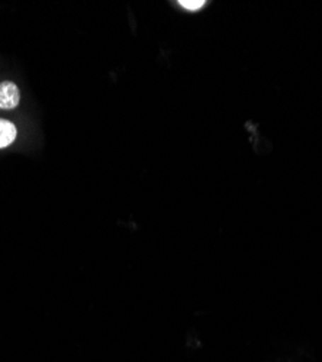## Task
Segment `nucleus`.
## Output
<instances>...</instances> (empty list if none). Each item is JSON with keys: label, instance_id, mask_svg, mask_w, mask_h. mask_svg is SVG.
Returning <instances> with one entry per match:
<instances>
[{"label": "nucleus", "instance_id": "7ed1b4c3", "mask_svg": "<svg viewBox=\"0 0 322 362\" xmlns=\"http://www.w3.org/2000/svg\"><path fill=\"white\" fill-rule=\"evenodd\" d=\"M178 5H180L183 9L189 12H196L207 5V2H205V0H180V2H178Z\"/></svg>", "mask_w": 322, "mask_h": 362}, {"label": "nucleus", "instance_id": "f257e3e1", "mask_svg": "<svg viewBox=\"0 0 322 362\" xmlns=\"http://www.w3.org/2000/svg\"><path fill=\"white\" fill-rule=\"evenodd\" d=\"M22 95L21 88L15 81L4 80L0 81V110L11 112L18 109L21 105Z\"/></svg>", "mask_w": 322, "mask_h": 362}, {"label": "nucleus", "instance_id": "f03ea898", "mask_svg": "<svg viewBox=\"0 0 322 362\" xmlns=\"http://www.w3.org/2000/svg\"><path fill=\"white\" fill-rule=\"evenodd\" d=\"M18 127L9 119L0 117V149H6L18 139Z\"/></svg>", "mask_w": 322, "mask_h": 362}]
</instances>
